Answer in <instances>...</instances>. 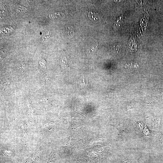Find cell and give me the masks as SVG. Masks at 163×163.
Returning a JSON list of instances; mask_svg holds the SVG:
<instances>
[{
    "mask_svg": "<svg viewBox=\"0 0 163 163\" xmlns=\"http://www.w3.org/2000/svg\"><path fill=\"white\" fill-rule=\"evenodd\" d=\"M98 46L96 40H93L91 42L88 46V52L90 53L94 52Z\"/></svg>",
    "mask_w": 163,
    "mask_h": 163,
    "instance_id": "1",
    "label": "cell"
},
{
    "mask_svg": "<svg viewBox=\"0 0 163 163\" xmlns=\"http://www.w3.org/2000/svg\"><path fill=\"white\" fill-rule=\"evenodd\" d=\"M66 34L69 38H72L75 34V29L74 27L72 25L68 26L66 28Z\"/></svg>",
    "mask_w": 163,
    "mask_h": 163,
    "instance_id": "2",
    "label": "cell"
},
{
    "mask_svg": "<svg viewBox=\"0 0 163 163\" xmlns=\"http://www.w3.org/2000/svg\"><path fill=\"white\" fill-rule=\"evenodd\" d=\"M57 158V155L54 152L52 151L49 155V158L46 159V163H55Z\"/></svg>",
    "mask_w": 163,
    "mask_h": 163,
    "instance_id": "3",
    "label": "cell"
},
{
    "mask_svg": "<svg viewBox=\"0 0 163 163\" xmlns=\"http://www.w3.org/2000/svg\"><path fill=\"white\" fill-rule=\"evenodd\" d=\"M60 63L62 69L64 70L68 67V62L65 56L61 58L60 59Z\"/></svg>",
    "mask_w": 163,
    "mask_h": 163,
    "instance_id": "4",
    "label": "cell"
},
{
    "mask_svg": "<svg viewBox=\"0 0 163 163\" xmlns=\"http://www.w3.org/2000/svg\"><path fill=\"white\" fill-rule=\"evenodd\" d=\"M87 84L83 76L79 79L78 82V85L80 89L83 88Z\"/></svg>",
    "mask_w": 163,
    "mask_h": 163,
    "instance_id": "5",
    "label": "cell"
},
{
    "mask_svg": "<svg viewBox=\"0 0 163 163\" xmlns=\"http://www.w3.org/2000/svg\"><path fill=\"white\" fill-rule=\"evenodd\" d=\"M120 48V46L118 44L114 45L111 48V50L112 53H117Z\"/></svg>",
    "mask_w": 163,
    "mask_h": 163,
    "instance_id": "6",
    "label": "cell"
},
{
    "mask_svg": "<svg viewBox=\"0 0 163 163\" xmlns=\"http://www.w3.org/2000/svg\"><path fill=\"white\" fill-rule=\"evenodd\" d=\"M17 67L18 69L23 70L25 68V65L24 63H20L18 65Z\"/></svg>",
    "mask_w": 163,
    "mask_h": 163,
    "instance_id": "7",
    "label": "cell"
},
{
    "mask_svg": "<svg viewBox=\"0 0 163 163\" xmlns=\"http://www.w3.org/2000/svg\"><path fill=\"white\" fill-rule=\"evenodd\" d=\"M43 82L45 83V84H47L50 82V79L47 78H44L43 79Z\"/></svg>",
    "mask_w": 163,
    "mask_h": 163,
    "instance_id": "8",
    "label": "cell"
}]
</instances>
